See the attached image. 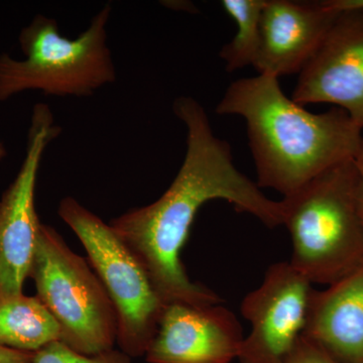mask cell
<instances>
[{
    "instance_id": "12",
    "label": "cell",
    "mask_w": 363,
    "mask_h": 363,
    "mask_svg": "<svg viewBox=\"0 0 363 363\" xmlns=\"http://www.w3.org/2000/svg\"><path fill=\"white\" fill-rule=\"evenodd\" d=\"M302 336L339 363H363V267L323 291L313 289Z\"/></svg>"
},
{
    "instance_id": "15",
    "label": "cell",
    "mask_w": 363,
    "mask_h": 363,
    "mask_svg": "<svg viewBox=\"0 0 363 363\" xmlns=\"http://www.w3.org/2000/svg\"><path fill=\"white\" fill-rule=\"evenodd\" d=\"M30 363H131L130 357L121 350H109L97 355H85L57 340L35 352Z\"/></svg>"
},
{
    "instance_id": "19",
    "label": "cell",
    "mask_w": 363,
    "mask_h": 363,
    "mask_svg": "<svg viewBox=\"0 0 363 363\" xmlns=\"http://www.w3.org/2000/svg\"><path fill=\"white\" fill-rule=\"evenodd\" d=\"M330 6L338 13L363 9V0H328Z\"/></svg>"
},
{
    "instance_id": "20",
    "label": "cell",
    "mask_w": 363,
    "mask_h": 363,
    "mask_svg": "<svg viewBox=\"0 0 363 363\" xmlns=\"http://www.w3.org/2000/svg\"><path fill=\"white\" fill-rule=\"evenodd\" d=\"M6 157V149L4 143L0 140V162Z\"/></svg>"
},
{
    "instance_id": "11",
    "label": "cell",
    "mask_w": 363,
    "mask_h": 363,
    "mask_svg": "<svg viewBox=\"0 0 363 363\" xmlns=\"http://www.w3.org/2000/svg\"><path fill=\"white\" fill-rule=\"evenodd\" d=\"M339 13L325 1L267 0L262 40L253 67L259 74H298L319 49Z\"/></svg>"
},
{
    "instance_id": "2",
    "label": "cell",
    "mask_w": 363,
    "mask_h": 363,
    "mask_svg": "<svg viewBox=\"0 0 363 363\" xmlns=\"http://www.w3.org/2000/svg\"><path fill=\"white\" fill-rule=\"evenodd\" d=\"M215 112L247 121L257 185L294 194L329 169L354 160L363 130L342 109L312 113L286 96L271 74L242 78L227 88Z\"/></svg>"
},
{
    "instance_id": "16",
    "label": "cell",
    "mask_w": 363,
    "mask_h": 363,
    "mask_svg": "<svg viewBox=\"0 0 363 363\" xmlns=\"http://www.w3.org/2000/svg\"><path fill=\"white\" fill-rule=\"evenodd\" d=\"M286 363H339L316 344L301 335Z\"/></svg>"
},
{
    "instance_id": "13",
    "label": "cell",
    "mask_w": 363,
    "mask_h": 363,
    "mask_svg": "<svg viewBox=\"0 0 363 363\" xmlns=\"http://www.w3.org/2000/svg\"><path fill=\"white\" fill-rule=\"evenodd\" d=\"M57 340L60 325L39 298H0V345L35 353Z\"/></svg>"
},
{
    "instance_id": "4",
    "label": "cell",
    "mask_w": 363,
    "mask_h": 363,
    "mask_svg": "<svg viewBox=\"0 0 363 363\" xmlns=\"http://www.w3.org/2000/svg\"><path fill=\"white\" fill-rule=\"evenodd\" d=\"M111 6L106 4L76 39L60 33L54 18L38 14L21 30L18 42L23 60L0 55V102L28 90L51 96H90L116 81L107 26Z\"/></svg>"
},
{
    "instance_id": "6",
    "label": "cell",
    "mask_w": 363,
    "mask_h": 363,
    "mask_svg": "<svg viewBox=\"0 0 363 363\" xmlns=\"http://www.w3.org/2000/svg\"><path fill=\"white\" fill-rule=\"evenodd\" d=\"M59 216L82 242L117 316V342L130 357L145 355L156 336L166 303L149 274L111 226L66 197Z\"/></svg>"
},
{
    "instance_id": "7",
    "label": "cell",
    "mask_w": 363,
    "mask_h": 363,
    "mask_svg": "<svg viewBox=\"0 0 363 363\" xmlns=\"http://www.w3.org/2000/svg\"><path fill=\"white\" fill-rule=\"evenodd\" d=\"M51 109H33L25 160L13 183L0 200V298L23 294L37 248L40 223L35 191L45 147L59 135Z\"/></svg>"
},
{
    "instance_id": "18",
    "label": "cell",
    "mask_w": 363,
    "mask_h": 363,
    "mask_svg": "<svg viewBox=\"0 0 363 363\" xmlns=\"http://www.w3.org/2000/svg\"><path fill=\"white\" fill-rule=\"evenodd\" d=\"M355 164H357L358 169V211H359L360 218H362L363 224V136L362 145H360L359 152H358L357 157H355Z\"/></svg>"
},
{
    "instance_id": "3",
    "label": "cell",
    "mask_w": 363,
    "mask_h": 363,
    "mask_svg": "<svg viewBox=\"0 0 363 363\" xmlns=\"http://www.w3.org/2000/svg\"><path fill=\"white\" fill-rule=\"evenodd\" d=\"M355 159L339 164L284 197L290 262L311 284L330 286L363 267V224Z\"/></svg>"
},
{
    "instance_id": "8",
    "label": "cell",
    "mask_w": 363,
    "mask_h": 363,
    "mask_svg": "<svg viewBox=\"0 0 363 363\" xmlns=\"http://www.w3.org/2000/svg\"><path fill=\"white\" fill-rule=\"evenodd\" d=\"M312 285L290 262L267 269L262 285L241 302L252 332L243 340L238 362L286 363L302 335Z\"/></svg>"
},
{
    "instance_id": "1",
    "label": "cell",
    "mask_w": 363,
    "mask_h": 363,
    "mask_svg": "<svg viewBox=\"0 0 363 363\" xmlns=\"http://www.w3.org/2000/svg\"><path fill=\"white\" fill-rule=\"evenodd\" d=\"M173 111L187 128V150L176 178L156 202L121 215L111 226L140 260L167 305L221 304L217 294L189 279L180 259L200 208L211 200H224L274 228L283 225V206L236 168L230 145L214 135L197 100L179 97Z\"/></svg>"
},
{
    "instance_id": "5",
    "label": "cell",
    "mask_w": 363,
    "mask_h": 363,
    "mask_svg": "<svg viewBox=\"0 0 363 363\" xmlns=\"http://www.w3.org/2000/svg\"><path fill=\"white\" fill-rule=\"evenodd\" d=\"M37 297L61 328V341L85 355L112 350L117 316L101 281L52 227L40 225L30 274Z\"/></svg>"
},
{
    "instance_id": "9",
    "label": "cell",
    "mask_w": 363,
    "mask_h": 363,
    "mask_svg": "<svg viewBox=\"0 0 363 363\" xmlns=\"http://www.w3.org/2000/svg\"><path fill=\"white\" fill-rule=\"evenodd\" d=\"M298 104H330L363 130V9L340 11L298 79Z\"/></svg>"
},
{
    "instance_id": "17",
    "label": "cell",
    "mask_w": 363,
    "mask_h": 363,
    "mask_svg": "<svg viewBox=\"0 0 363 363\" xmlns=\"http://www.w3.org/2000/svg\"><path fill=\"white\" fill-rule=\"evenodd\" d=\"M33 357V352L11 350L0 345V363H30Z\"/></svg>"
},
{
    "instance_id": "10",
    "label": "cell",
    "mask_w": 363,
    "mask_h": 363,
    "mask_svg": "<svg viewBox=\"0 0 363 363\" xmlns=\"http://www.w3.org/2000/svg\"><path fill=\"white\" fill-rule=\"evenodd\" d=\"M243 340L240 321L228 308L171 303L164 308L145 359L149 363H231L238 359Z\"/></svg>"
},
{
    "instance_id": "14",
    "label": "cell",
    "mask_w": 363,
    "mask_h": 363,
    "mask_svg": "<svg viewBox=\"0 0 363 363\" xmlns=\"http://www.w3.org/2000/svg\"><path fill=\"white\" fill-rule=\"evenodd\" d=\"M266 4L267 0H222L221 6L238 26L236 35L219 54L227 72L255 64L262 40V14Z\"/></svg>"
}]
</instances>
